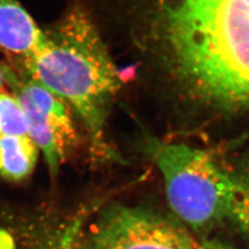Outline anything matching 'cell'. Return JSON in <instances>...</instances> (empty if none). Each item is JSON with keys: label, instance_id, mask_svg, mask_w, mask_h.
Returning a JSON list of instances; mask_svg holds the SVG:
<instances>
[{"label": "cell", "instance_id": "cell-11", "mask_svg": "<svg viewBox=\"0 0 249 249\" xmlns=\"http://www.w3.org/2000/svg\"><path fill=\"white\" fill-rule=\"evenodd\" d=\"M196 249H229L220 244H216L212 242H205V243H198Z\"/></svg>", "mask_w": 249, "mask_h": 249}, {"label": "cell", "instance_id": "cell-7", "mask_svg": "<svg viewBox=\"0 0 249 249\" xmlns=\"http://www.w3.org/2000/svg\"><path fill=\"white\" fill-rule=\"evenodd\" d=\"M38 147L28 135L0 137V176L7 181L19 182L33 173Z\"/></svg>", "mask_w": 249, "mask_h": 249}, {"label": "cell", "instance_id": "cell-2", "mask_svg": "<svg viewBox=\"0 0 249 249\" xmlns=\"http://www.w3.org/2000/svg\"><path fill=\"white\" fill-rule=\"evenodd\" d=\"M45 35L40 48L22 59L24 74L74 109L96 157L119 160L105 127L121 78L96 24L75 4Z\"/></svg>", "mask_w": 249, "mask_h": 249}, {"label": "cell", "instance_id": "cell-4", "mask_svg": "<svg viewBox=\"0 0 249 249\" xmlns=\"http://www.w3.org/2000/svg\"><path fill=\"white\" fill-rule=\"evenodd\" d=\"M197 244L178 221L118 202L101 210L82 238L83 249H196Z\"/></svg>", "mask_w": 249, "mask_h": 249}, {"label": "cell", "instance_id": "cell-3", "mask_svg": "<svg viewBox=\"0 0 249 249\" xmlns=\"http://www.w3.org/2000/svg\"><path fill=\"white\" fill-rule=\"evenodd\" d=\"M146 150L160 171L168 204L197 232L230 227L249 235V185L208 152L152 139Z\"/></svg>", "mask_w": 249, "mask_h": 249}, {"label": "cell", "instance_id": "cell-12", "mask_svg": "<svg viewBox=\"0 0 249 249\" xmlns=\"http://www.w3.org/2000/svg\"><path fill=\"white\" fill-rule=\"evenodd\" d=\"M241 178H243L244 180V182L246 183V184H248L249 185V164H248V166H247V168H246V171H245V175H239Z\"/></svg>", "mask_w": 249, "mask_h": 249}, {"label": "cell", "instance_id": "cell-6", "mask_svg": "<svg viewBox=\"0 0 249 249\" xmlns=\"http://www.w3.org/2000/svg\"><path fill=\"white\" fill-rule=\"evenodd\" d=\"M45 37L18 0H0V49L23 59L40 48Z\"/></svg>", "mask_w": 249, "mask_h": 249}, {"label": "cell", "instance_id": "cell-10", "mask_svg": "<svg viewBox=\"0 0 249 249\" xmlns=\"http://www.w3.org/2000/svg\"><path fill=\"white\" fill-rule=\"evenodd\" d=\"M0 249H15L12 238L3 231H0Z\"/></svg>", "mask_w": 249, "mask_h": 249}, {"label": "cell", "instance_id": "cell-9", "mask_svg": "<svg viewBox=\"0 0 249 249\" xmlns=\"http://www.w3.org/2000/svg\"><path fill=\"white\" fill-rule=\"evenodd\" d=\"M9 135H28L27 120L17 98L0 91V137Z\"/></svg>", "mask_w": 249, "mask_h": 249}, {"label": "cell", "instance_id": "cell-1", "mask_svg": "<svg viewBox=\"0 0 249 249\" xmlns=\"http://www.w3.org/2000/svg\"><path fill=\"white\" fill-rule=\"evenodd\" d=\"M153 42L194 97L249 107V0H144Z\"/></svg>", "mask_w": 249, "mask_h": 249}, {"label": "cell", "instance_id": "cell-8", "mask_svg": "<svg viewBox=\"0 0 249 249\" xmlns=\"http://www.w3.org/2000/svg\"><path fill=\"white\" fill-rule=\"evenodd\" d=\"M87 216L83 211L67 222L37 231L30 249H83L82 228Z\"/></svg>", "mask_w": 249, "mask_h": 249}, {"label": "cell", "instance_id": "cell-5", "mask_svg": "<svg viewBox=\"0 0 249 249\" xmlns=\"http://www.w3.org/2000/svg\"><path fill=\"white\" fill-rule=\"evenodd\" d=\"M0 67L4 83L9 84L11 89H18L24 93L50 123L67 150L71 149L76 142V131L68 105L24 73L18 74L6 65Z\"/></svg>", "mask_w": 249, "mask_h": 249}, {"label": "cell", "instance_id": "cell-13", "mask_svg": "<svg viewBox=\"0 0 249 249\" xmlns=\"http://www.w3.org/2000/svg\"><path fill=\"white\" fill-rule=\"evenodd\" d=\"M4 81H3V76H2V71H1V67H0V89H2Z\"/></svg>", "mask_w": 249, "mask_h": 249}]
</instances>
